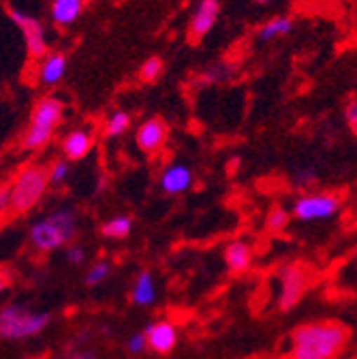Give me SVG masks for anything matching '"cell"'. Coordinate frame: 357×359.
<instances>
[{"instance_id": "obj_32", "label": "cell", "mask_w": 357, "mask_h": 359, "mask_svg": "<svg viewBox=\"0 0 357 359\" xmlns=\"http://www.w3.org/2000/svg\"><path fill=\"white\" fill-rule=\"evenodd\" d=\"M9 287H11V276L5 272V269H0V295H3Z\"/></svg>"}, {"instance_id": "obj_7", "label": "cell", "mask_w": 357, "mask_h": 359, "mask_svg": "<svg viewBox=\"0 0 357 359\" xmlns=\"http://www.w3.org/2000/svg\"><path fill=\"white\" fill-rule=\"evenodd\" d=\"M9 18L11 22L20 28L22 36H24V43H26V52L30 58L34 60H41L46 54H50V45H48V36H46V28H43V24L22 11V9H15V7H9Z\"/></svg>"}, {"instance_id": "obj_11", "label": "cell", "mask_w": 357, "mask_h": 359, "mask_svg": "<svg viewBox=\"0 0 357 359\" xmlns=\"http://www.w3.org/2000/svg\"><path fill=\"white\" fill-rule=\"evenodd\" d=\"M218 15H220L218 0H199L197 7L191 13V20H189V39L193 43L206 39L210 34V30L216 26Z\"/></svg>"}, {"instance_id": "obj_30", "label": "cell", "mask_w": 357, "mask_h": 359, "mask_svg": "<svg viewBox=\"0 0 357 359\" xmlns=\"http://www.w3.org/2000/svg\"><path fill=\"white\" fill-rule=\"evenodd\" d=\"M65 359H101V355L90 346H79V348H67Z\"/></svg>"}, {"instance_id": "obj_26", "label": "cell", "mask_w": 357, "mask_h": 359, "mask_svg": "<svg viewBox=\"0 0 357 359\" xmlns=\"http://www.w3.org/2000/svg\"><path fill=\"white\" fill-rule=\"evenodd\" d=\"M71 175V163L67 158H56L48 165V177L52 187H62Z\"/></svg>"}, {"instance_id": "obj_3", "label": "cell", "mask_w": 357, "mask_h": 359, "mask_svg": "<svg viewBox=\"0 0 357 359\" xmlns=\"http://www.w3.org/2000/svg\"><path fill=\"white\" fill-rule=\"evenodd\" d=\"M52 323V312L34 310L30 304L11 302L0 308V340L22 342L36 338Z\"/></svg>"}, {"instance_id": "obj_2", "label": "cell", "mask_w": 357, "mask_h": 359, "mask_svg": "<svg viewBox=\"0 0 357 359\" xmlns=\"http://www.w3.org/2000/svg\"><path fill=\"white\" fill-rule=\"evenodd\" d=\"M79 214L71 205H60L34 220L28 227V246L36 255H50L67 248L79 236Z\"/></svg>"}, {"instance_id": "obj_31", "label": "cell", "mask_w": 357, "mask_h": 359, "mask_svg": "<svg viewBox=\"0 0 357 359\" xmlns=\"http://www.w3.org/2000/svg\"><path fill=\"white\" fill-rule=\"evenodd\" d=\"M11 214V197L9 187H0V220H5Z\"/></svg>"}, {"instance_id": "obj_27", "label": "cell", "mask_w": 357, "mask_h": 359, "mask_svg": "<svg viewBox=\"0 0 357 359\" xmlns=\"http://www.w3.org/2000/svg\"><path fill=\"white\" fill-rule=\"evenodd\" d=\"M65 261L71 265V267H81L86 261H88V250L83 248V244L79 242H73L65 248Z\"/></svg>"}, {"instance_id": "obj_21", "label": "cell", "mask_w": 357, "mask_h": 359, "mask_svg": "<svg viewBox=\"0 0 357 359\" xmlns=\"http://www.w3.org/2000/svg\"><path fill=\"white\" fill-rule=\"evenodd\" d=\"M54 137V133L50 130H43V128H36V126H26V130L22 133V140H20V148L26 150V152H36V150H43Z\"/></svg>"}, {"instance_id": "obj_13", "label": "cell", "mask_w": 357, "mask_h": 359, "mask_svg": "<svg viewBox=\"0 0 357 359\" xmlns=\"http://www.w3.org/2000/svg\"><path fill=\"white\" fill-rule=\"evenodd\" d=\"M95 148V133L88 128H73L65 135V140L60 144V152L62 158H67L69 163H77L83 161L88 154Z\"/></svg>"}, {"instance_id": "obj_33", "label": "cell", "mask_w": 357, "mask_h": 359, "mask_svg": "<svg viewBox=\"0 0 357 359\" xmlns=\"http://www.w3.org/2000/svg\"><path fill=\"white\" fill-rule=\"evenodd\" d=\"M346 122H349V128L351 133L357 137V116H346Z\"/></svg>"}, {"instance_id": "obj_18", "label": "cell", "mask_w": 357, "mask_h": 359, "mask_svg": "<svg viewBox=\"0 0 357 359\" xmlns=\"http://www.w3.org/2000/svg\"><path fill=\"white\" fill-rule=\"evenodd\" d=\"M291 32H293V20L289 15H276L257 30V41L259 43H272V41L283 39Z\"/></svg>"}, {"instance_id": "obj_24", "label": "cell", "mask_w": 357, "mask_h": 359, "mask_svg": "<svg viewBox=\"0 0 357 359\" xmlns=\"http://www.w3.org/2000/svg\"><path fill=\"white\" fill-rule=\"evenodd\" d=\"M234 77V69L225 62H214L208 69H203L201 73V83L203 86H218V83H225Z\"/></svg>"}, {"instance_id": "obj_9", "label": "cell", "mask_w": 357, "mask_h": 359, "mask_svg": "<svg viewBox=\"0 0 357 359\" xmlns=\"http://www.w3.org/2000/svg\"><path fill=\"white\" fill-rule=\"evenodd\" d=\"M62 120H65V103H62V99L54 97V95H46L32 105L28 124L36 126V128H43V130L56 133V128L62 124Z\"/></svg>"}, {"instance_id": "obj_17", "label": "cell", "mask_w": 357, "mask_h": 359, "mask_svg": "<svg viewBox=\"0 0 357 359\" xmlns=\"http://www.w3.org/2000/svg\"><path fill=\"white\" fill-rule=\"evenodd\" d=\"M86 9V0H52L50 20L58 28L73 26Z\"/></svg>"}, {"instance_id": "obj_12", "label": "cell", "mask_w": 357, "mask_h": 359, "mask_svg": "<svg viewBox=\"0 0 357 359\" xmlns=\"http://www.w3.org/2000/svg\"><path fill=\"white\" fill-rule=\"evenodd\" d=\"M146 338H148V351L156 353V355H169L175 346H177V327L169 321V319H156L150 321L144 330Z\"/></svg>"}, {"instance_id": "obj_23", "label": "cell", "mask_w": 357, "mask_h": 359, "mask_svg": "<svg viewBox=\"0 0 357 359\" xmlns=\"http://www.w3.org/2000/svg\"><path fill=\"white\" fill-rule=\"evenodd\" d=\"M289 220H291V212L285 205L276 203V205H272L270 210H267V214H265V229L272 231V233H281V231L287 229Z\"/></svg>"}, {"instance_id": "obj_5", "label": "cell", "mask_w": 357, "mask_h": 359, "mask_svg": "<svg viewBox=\"0 0 357 359\" xmlns=\"http://www.w3.org/2000/svg\"><path fill=\"white\" fill-rule=\"evenodd\" d=\"M342 210V199L336 193H306L291 205V216L299 222L330 220Z\"/></svg>"}, {"instance_id": "obj_15", "label": "cell", "mask_w": 357, "mask_h": 359, "mask_svg": "<svg viewBox=\"0 0 357 359\" xmlns=\"http://www.w3.org/2000/svg\"><path fill=\"white\" fill-rule=\"evenodd\" d=\"M252 259H255V250L250 242L246 240H234L222 248V261H225L231 274H238V276L246 274L252 267Z\"/></svg>"}, {"instance_id": "obj_1", "label": "cell", "mask_w": 357, "mask_h": 359, "mask_svg": "<svg viewBox=\"0 0 357 359\" xmlns=\"http://www.w3.org/2000/svg\"><path fill=\"white\" fill-rule=\"evenodd\" d=\"M349 342V330L334 319L308 321L293 330L289 359H336Z\"/></svg>"}, {"instance_id": "obj_25", "label": "cell", "mask_w": 357, "mask_h": 359, "mask_svg": "<svg viewBox=\"0 0 357 359\" xmlns=\"http://www.w3.org/2000/svg\"><path fill=\"white\" fill-rule=\"evenodd\" d=\"M163 71H165L163 58L161 56H150V58H146L142 62V67L137 71V77L144 83H154V81H159V77L163 75Z\"/></svg>"}, {"instance_id": "obj_14", "label": "cell", "mask_w": 357, "mask_h": 359, "mask_svg": "<svg viewBox=\"0 0 357 359\" xmlns=\"http://www.w3.org/2000/svg\"><path fill=\"white\" fill-rule=\"evenodd\" d=\"M67 69H69V58L62 52H50L36 65V81L43 88H52L65 79Z\"/></svg>"}, {"instance_id": "obj_6", "label": "cell", "mask_w": 357, "mask_h": 359, "mask_svg": "<svg viewBox=\"0 0 357 359\" xmlns=\"http://www.w3.org/2000/svg\"><path fill=\"white\" fill-rule=\"evenodd\" d=\"M308 269L302 263H287L278 269V308L283 312L293 310L308 291Z\"/></svg>"}, {"instance_id": "obj_10", "label": "cell", "mask_w": 357, "mask_h": 359, "mask_svg": "<svg viewBox=\"0 0 357 359\" xmlns=\"http://www.w3.org/2000/svg\"><path fill=\"white\" fill-rule=\"evenodd\" d=\"M193 182H195V173L187 163H169L163 167L159 175V189L163 195L169 197L184 195L187 191H191Z\"/></svg>"}, {"instance_id": "obj_22", "label": "cell", "mask_w": 357, "mask_h": 359, "mask_svg": "<svg viewBox=\"0 0 357 359\" xmlns=\"http://www.w3.org/2000/svg\"><path fill=\"white\" fill-rule=\"evenodd\" d=\"M114 272V263L109 259H99L95 261L90 267L86 269V274H83V285L88 289H95V287H101Z\"/></svg>"}, {"instance_id": "obj_16", "label": "cell", "mask_w": 357, "mask_h": 359, "mask_svg": "<svg viewBox=\"0 0 357 359\" xmlns=\"http://www.w3.org/2000/svg\"><path fill=\"white\" fill-rule=\"evenodd\" d=\"M159 297V287H156V278L152 274V269H140L135 280L130 285V304L137 308H150L156 304Z\"/></svg>"}, {"instance_id": "obj_29", "label": "cell", "mask_w": 357, "mask_h": 359, "mask_svg": "<svg viewBox=\"0 0 357 359\" xmlns=\"http://www.w3.org/2000/svg\"><path fill=\"white\" fill-rule=\"evenodd\" d=\"M293 184L297 189H310V187H315L317 184V173L315 169H310V167H299L293 171Z\"/></svg>"}, {"instance_id": "obj_4", "label": "cell", "mask_w": 357, "mask_h": 359, "mask_svg": "<svg viewBox=\"0 0 357 359\" xmlns=\"http://www.w3.org/2000/svg\"><path fill=\"white\" fill-rule=\"evenodd\" d=\"M50 177H48V165L30 163L24 169L18 171L13 182L9 184V197H11V216H26L30 214L48 195Z\"/></svg>"}, {"instance_id": "obj_20", "label": "cell", "mask_w": 357, "mask_h": 359, "mask_svg": "<svg viewBox=\"0 0 357 359\" xmlns=\"http://www.w3.org/2000/svg\"><path fill=\"white\" fill-rule=\"evenodd\" d=\"M130 124H133V116L126 109H116L107 116V120L103 124V135L107 140L122 137L124 133H128Z\"/></svg>"}, {"instance_id": "obj_34", "label": "cell", "mask_w": 357, "mask_h": 359, "mask_svg": "<svg viewBox=\"0 0 357 359\" xmlns=\"http://www.w3.org/2000/svg\"><path fill=\"white\" fill-rule=\"evenodd\" d=\"M346 116H357V103H353V105L346 109Z\"/></svg>"}, {"instance_id": "obj_28", "label": "cell", "mask_w": 357, "mask_h": 359, "mask_svg": "<svg viewBox=\"0 0 357 359\" xmlns=\"http://www.w3.org/2000/svg\"><path fill=\"white\" fill-rule=\"evenodd\" d=\"M124 348L128 355L133 357H137V355H144L148 351V338L144 332H135V334H130L124 342Z\"/></svg>"}, {"instance_id": "obj_8", "label": "cell", "mask_w": 357, "mask_h": 359, "mask_svg": "<svg viewBox=\"0 0 357 359\" xmlns=\"http://www.w3.org/2000/svg\"><path fill=\"white\" fill-rule=\"evenodd\" d=\"M169 133H171V128H169L167 120H163L161 116H152V118L144 120L137 126V130H135V146L144 154L154 156V154H159L165 148V144L169 140Z\"/></svg>"}, {"instance_id": "obj_35", "label": "cell", "mask_w": 357, "mask_h": 359, "mask_svg": "<svg viewBox=\"0 0 357 359\" xmlns=\"http://www.w3.org/2000/svg\"><path fill=\"white\" fill-rule=\"evenodd\" d=\"M257 5H267V3H272V0H255Z\"/></svg>"}, {"instance_id": "obj_19", "label": "cell", "mask_w": 357, "mask_h": 359, "mask_svg": "<svg viewBox=\"0 0 357 359\" xmlns=\"http://www.w3.org/2000/svg\"><path fill=\"white\" fill-rule=\"evenodd\" d=\"M133 231V216L114 214L101 224V236L107 240H126Z\"/></svg>"}]
</instances>
